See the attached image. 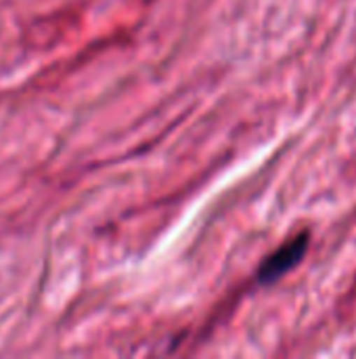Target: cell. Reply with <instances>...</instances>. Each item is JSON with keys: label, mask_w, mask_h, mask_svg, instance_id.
<instances>
[{"label": "cell", "mask_w": 356, "mask_h": 359, "mask_svg": "<svg viewBox=\"0 0 356 359\" xmlns=\"http://www.w3.org/2000/svg\"><path fill=\"white\" fill-rule=\"evenodd\" d=\"M311 246V233L302 231L296 238L287 240L283 246H279L277 250H273L256 269V282L260 286H273L275 282H279L283 276H287L292 269H296L302 259L306 257Z\"/></svg>", "instance_id": "6da1fadb"}]
</instances>
